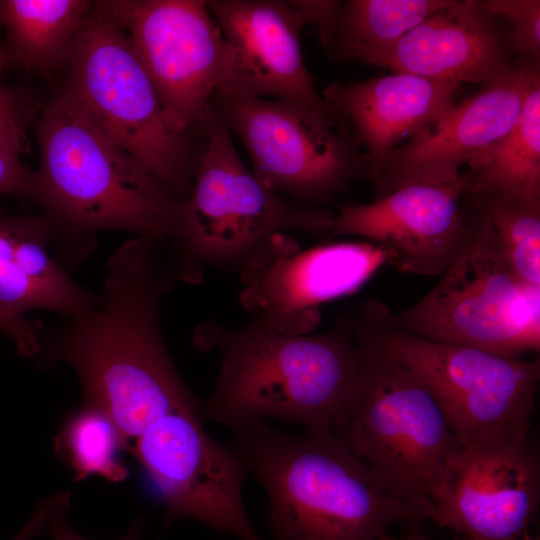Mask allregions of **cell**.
I'll return each instance as SVG.
<instances>
[{
	"instance_id": "obj_16",
	"label": "cell",
	"mask_w": 540,
	"mask_h": 540,
	"mask_svg": "<svg viewBox=\"0 0 540 540\" xmlns=\"http://www.w3.org/2000/svg\"><path fill=\"white\" fill-rule=\"evenodd\" d=\"M232 55L212 101L273 98L333 112L315 88L301 47L309 18L298 1L209 0Z\"/></svg>"
},
{
	"instance_id": "obj_19",
	"label": "cell",
	"mask_w": 540,
	"mask_h": 540,
	"mask_svg": "<svg viewBox=\"0 0 540 540\" xmlns=\"http://www.w3.org/2000/svg\"><path fill=\"white\" fill-rule=\"evenodd\" d=\"M55 232L44 216L0 213V330L24 357L42 351L43 324L27 320L34 309L71 317L94 308L100 297L75 283L52 258Z\"/></svg>"
},
{
	"instance_id": "obj_18",
	"label": "cell",
	"mask_w": 540,
	"mask_h": 540,
	"mask_svg": "<svg viewBox=\"0 0 540 540\" xmlns=\"http://www.w3.org/2000/svg\"><path fill=\"white\" fill-rule=\"evenodd\" d=\"M392 72L481 86L519 67L506 46V31L482 0H453L407 32L370 63Z\"/></svg>"
},
{
	"instance_id": "obj_15",
	"label": "cell",
	"mask_w": 540,
	"mask_h": 540,
	"mask_svg": "<svg viewBox=\"0 0 540 540\" xmlns=\"http://www.w3.org/2000/svg\"><path fill=\"white\" fill-rule=\"evenodd\" d=\"M540 503V460L529 440L463 447L431 499L439 527L468 540H523Z\"/></svg>"
},
{
	"instance_id": "obj_31",
	"label": "cell",
	"mask_w": 540,
	"mask_h": 540,
	"mask_svg": "<svg viewBox=\"0 0 540 540\" xmlns=\"http://www.w3.org/2000/svg\"><path fill=\"white\" fill-rule=\"evenodd\" d=\"M7 63L8 62H7L5 47L0 43V86L2 85L1 83L2 73Z\"/></svg>"
},
{
	"instance_id": "obj_32",
	"label": "cell",
	"mask_w": 540,
	"mask_h": 540,
	"mask_svg": "<svg viewBox=\"0 0 540 540\" xmlns=\"http://www.w3.org/2000/svg\"><path fill=\"white\" fill-rule=\"evenodd\" d=\"M379 540H403V539H397L390 536L388 533H385L379 538Z\"/></svg>"
},
{
	"instance_id": "obj_8",
	"label": "cell",
	"mask_w": 540,
	"mask_h": 540,
	"mask_svg": "<svg viewBox=\"0 0 540 540\" xmlns=\"http://www.w3.org/2000/svg\"><path fill=\"white\" fill-rule=\"evenodd\" d=\"M357 346L359 384L332 434L388 491L432 513L431 499L442 475L464 446L431 393L410 371Z\"/></svg>"
},
{
	"instance_id": "obj_5",
	"label": "cell",
	"mask_w": 540,
	"mask_h": 540,
	"mask_svg": "<svg viewBox=\"0 0 540 540\" xmlns=\"http://www.w3.org/2000/svg\"><path fill=\"white\" fill-rule=\"evenodd\" d=\"M382 302L349 310L358 345L410 371L431 393L464 447L528 441L540 379L539 360L505 357L428 340L387 325Z\"/></svg>"
},
{
	"instance_id": "obj_26",
	"label": "cell",
	"mask_w": 540,
	"mask_h": 540,
	"mask_svg": "<svg viewBox=\"0 0 540 540\" xmlns=\"http://www.w3.org/2000/svg\"><path fill=\"white\" fill-rule=\"evenodd\" d=\"M506 31V46L517 61L540 62V1L482 0Z\"/></svg>"
},
{
	"instance_id": "obj_33",
	"label": "cell",
	"mask_w": 540,
	"mask_h": 540,
	"mask_svg": "<svg viewBox=\"0 0 540 540\" xmlns=\"http://www.w3.org/2000/svg\"><path fill=\"white\" fill-rule=\"evenodd\" d=\"M523 540H540L539 536L532 537L531 535L527 534Z\"/></svg>"
},
{
	"instance_id": "obj_14",
	"label": "cell",
	"mask_w": 540,
	"mask_h": 540,
	"mask_svg": "<svg viewBox=\"0 0 540 540\" xmlns=\"http://www.w3.org/2000/svg\"><path fill=\"white\" fill-rule=\"evenodd\" d=\"M540 82V62L521 61L510 74L481 86L419 133L367 164L378 197L414 184L452 183L478 152L516 123L531 89Z\"/></svg>"
},
{
	"instance_id": "obj_4",
	"label": "cell",
	"mask_w": 540,
	"mask_h": 540,
	"mask_svg": "<svg viewBox=\"0 0 540 540\" xmlns=\"http://www.w3.org/2000/svg\"><path fill=\"white\" fill-rule=\"evenodd\" d=\"M39 166L28 197L41 205L56 238L124 230L170 242L181 202L111 139L65 91L35 122Z\"/></svg>"
},
{
	"instance_id": "obj_2",
	"label": "cell",
	"mask_w": 540,
	"mask_h": 540,
	"mask_svg": "<svg viewBox=\"0 0 540 540\" xmlns=\"http://www.w3.org/2000/svg\"><path fill=\"white\" fill-rule=\"evenodd\" d=\"M194 342L219 355L217 381L200 416L231 429L276 418L332 433L360 380L349 310L321 334H286L253 318L239 328L201 324Z\"/></svg>"
},
{
	"instance_id": "obj_13",
	"label": "cell",
	"mask_w": 540,
	"mask_h": 540,
	"mask_svg": "<svg viewBox=\"0 0 540 540\" xmlns=\"http://www.w3.org/2000/svg\"><path fill=\"white\" fill-rule=\"evenodd\" d=\"M388 254L372 242H334L305 249L274 234L240 270L241 305L271 328L305 335L321 322L322 304L359 290Z\"/></svg>"
},
{
	"instance_id": "obj_9",
	"label": "cell",
	"mask_w": 540,
	"mask_h": 540,
	"mask_svg": "<svg viewBox=\"0 0 540 540\" xmlns=\"http://www.w3.org/2000/svg\"><path fill=\"white\" fill-rule=\"evenodd\" d=\"M64 90L177 200L195 166L186 135L172 132L142 61L122 28L95 2L73 42Z\"/></svg>"
},
{
	"instance_id": "obj_6",
	"label": "cell",
	"mask_w": 540,
	"mask_h": 540,
	"mask_svg": "<svg viewBox=\"0 0 540 540\" xmlns=\"http://www.w3.org/2000/svg\"><path fill=\"white\" fill-rule=\"evenodd\" d=\"M199 124L205 146L181 202L178 234L169 242L181 280L197 283L205 268L240 271L277 233L328 234L334 214L265 187L245 166L212 102Z\"/></svg>"
},
{
	"instance_id": "obj_1",
	"label": "cell",
	"mask_w": 540,
	"mask_h": 540,
	"mask_svg": "<svg viewBox=\"0 0 540 540\" xmlns=\"http://www.w3.org/2000/svg\"><path fill=\"white\" fill-rule=\"evenodd\" d=\"M179 280L167 242L129 239L108 261L98 304L71 317L48 344V360L75 370L83 403L103 410L129 447L159 418L199 408L160 329L161 300Z\"/></svg>"
},
{
	"instance_id": "obj_11",
	"label": "cell",
	"mask_w": 540,
	"mask_h": 540,
	"mask_svg": "<svg viewBox=\"0 0 540 540\" xmlns=\"http://www.w3.org/2000/svg\"><path fill=\"white\" fill-rule=\"evenodd\" d=\"M97 8L130 39L157 91L169 129L199 124L232 55L203 0H101Z\"/></svg>"
},
{
	"instance_id": "obj_22",
	"label": "cell",
	"mask_w": 540,
	"mask_h": 540,
	"mask_svg": "<svg viewBox=\"0 0 540 540\" xmlns=\"http://www.w3.org/2000/svg\"><path fill=\"white\" fill-rule=\"evenodd\" d=\"M90 0H0L7 62L50 75L67 68Z\"/></svg>"
},
{
	"instance_id": "obj_24",
	"label": "cell",
	"mask_w": 540,
	"mask_h": 540,
	"mask_svg": "<svg viewBox=\"0 0 540 540\" xmlns=\"http://www.w3.org/2000/svg\"><path fill=\"white\" fill-rule=\"evenodd\" d=\"M55 449L76 481L98 475L121 482L129 475L120 458L122 451L129 450V443L113 420L94 405L83 403L66 419L55 438Z\"/></svg>"
},
{
	"instance_id": "obj_10",
	"label": "cell",
	"mask_w": 540,
	"mask_h": 540,
	"mask_svg": "<svg viewBox=\"0 0 540 540\" xmlns=\"http://www.w3.org/2000/svg\"><path fill=\"white\" fill-rule=\"evenodd\" d=\"M211 102L247 150L254 176L299 205L320 208L367 178L364 152L334 112L273 98Z\"/></svg>"
},
{
	"instance_id": "obj_23",
	"label": "cell",
	"mask_w": 540,
	"mask_h": 540,
	"mask_svg": "<svg viewBox=\"0 0 540 540\" xmlns=\"http://www.w3.org/2000/svg\"><path fill=\"white\" fill-rule=\"evenodd\" d=\"M453 0L340 1L320 43L336 61L366 64Z\"/></svg>"
},
{
	"instance_id": "obj_30",
	"label": "cell",
	"mask_w": 540,
	"mask_h": 540,
	"mask_svg": "<svg viewBox=\"0 0 540 540\" xmlns=\"http://www.w3.org/2000/svg\"><path fill=\"white\" fill-rule=\"evenodd\" d=\"M69 507L57 509L49 518L47 529L52 540H89L78 534L68 523L66 514ZM144 518L139 517L131 526L128 533L120 540H140Z\"/></svg>"
},
{
	"instance_id": "obj_21",
	"label": "cell",
	"mask_w": 540,
	"mask_h": 540,
	"mask_svg": "<svg viewBox=\"0 0 540 540\" xmlns=\"http://www.w3.org/2000/svg\"><path fill=\"white\" fill-rule=\"evenodd\" d=\"M461 177L471 197L540 202V82L514 126L472 157Z\"/></svg>"
},
{
	"instance_id": "obj_7",
	"label": "cell",
	"mask_w": 540,
	"mask_h": 540,
	"mask_svg": "<svg viewBox=\"0 0 540 540\" xmlns=\"http://www.w3.org/2000/svg\"><path fill=\"white\" fill-rule=\"evenodd\" d=\"M466 234L439 282L412 306L393 312L382 304L385 323L437 342L521 357L540 349V287L510 267L478 204L464 195Z\"/></svg>"
},
{
	"instance_id": "obj_3",
	"label": "cell",
	"mask_w": 540,
	"mask_h": 540,
	"mask_svg": "<svg viewBox=\"0 0 540 540\" xmlns=\"http://www.w3.org/2000/svg\"><path fill=\"white\" fill-rule=\"evenodd\" d=\"M232 431L230 448L267 495L272 540H379L396 524L431 518L388 491L332 433L293 436L265 421Z\"/></svg>"
},
{
	"instance_id": "obj_20",
	"label": "cell",
	"mask_w": 540,
	"mask_h": 540,
	"mask_svg": "<svg viewBox=\"0 0 540 540\" xmlns=\"http://www.w3.org/2000/svg\"><path fill=\"white\" fill-rule=\"evenodd\" d=\"M458 85L392 72L326 86V105L350 127L367 164L403 144L456 105Z\"/></svg>"
},
{
	"instance_id": "obj_17",
	"label": "cell",
	"mask_w": 540,
	"mask_h": 540,
	"mask_svg": "<svg viewBox=\"0 0 540 540\" xmlns=\"http://www.w3.org/2000/svg\"><path fill=\"white\" fill-rule=\"evenodd\" d=\"M463 181L414 184L366 204L340 207L326 236H358L388 254L402 273L440 276L466 234Z\"/></svg>"
},
{
	"instance_id": "obj_25",
	"label": "cell",
	"mask_w": 540,
	"mask_h": 540,
	"mask_svg": "<svg viewBox=\"0 0 540 540\" xmlns=\"http://www.w3.org/2000/svg\"><path fill=\"white\" fill-rule=\"evenodd\" d=\"M468 197L486 215L514 273L524 282L540 287V202Z\"/></svg>"
},
{
	"instance_id": "obj_29",
	"label": "cell",
	"mask_w": 540,
	"mask_h": 540,
	"mask_svg": "<svg viewBox=\"0 0 540 540\" xmlns=\"http://www.w3.org/2000/svg\"><path fill=\"white\" fill-rule=\"evenodd\" d=\"M32 171L27 169L20 158L0 153V194H17L28 197Z\"/></svg>"
},
{
	"instance_id": "obj_12",
	"label": "cell",
	"mask_w": 540,
	"mask_h": 540,
	"mask_svg": "<svg viewBox=\"0 0 540 540\" xmlns=\"http://www.w3.org/2000/svg\"><path fill=\"white\" fill-rule=\"evenodd\" d=\"M128 451L160 495L165 526L192 519L236 540H262L243 501L248 472L230 447L206 432L199 408L159 418Z\"/></svg>"
},
{
	"instance_id": "obj_27",
	"label": "cell",
	"mask_w": 540,
	"mask_h": 540,
	"mask_svg": "<svg viewBox=\"0 0 540 540\" xmlns=\"http://www.w3.org/2000/svg\"><path fill=\"white\" fill-rule=\"evenodd\" d=\"M37 114V104L26 93L0 86V153L20 158L29 150L28 126Z\"/></svg>"
},
{
	"instance_id": "obj_28",
	"label": "cell",
	"mask_w": 540,
	"mask_h": 540,
	"mask_svg": "<svg viewBox=\"0 0 540 540\" xmlns=\"http://www.w3.org/2000/svg\"><path fill=\"white\" fill-rule=\"evenodd\" d=\"M71 492L62 491L45 500L36 508L26 525L12 540H32L47 527L51 515L61 507H70Z\"/></svg>"
}]
</instances>
